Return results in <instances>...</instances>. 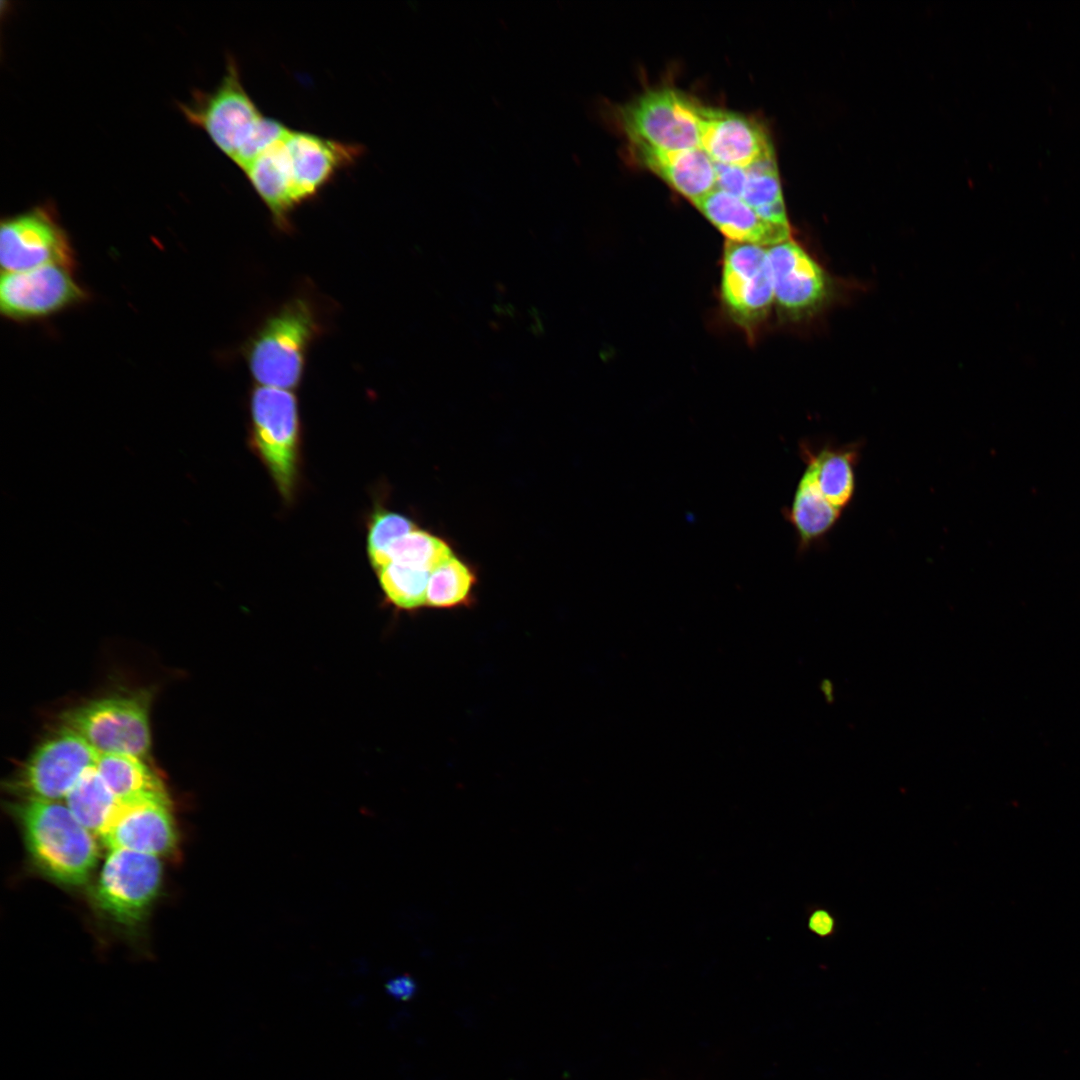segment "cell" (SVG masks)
I'll list each match as a JSON object with an SVG mask.
<instances>
[{"instance_id":"16","label":"cell","mask_w":1080,"mask_h":1080,"mask_svg":"<svg viewBox=\"0 0 1080 1080\" xmlns=\"http://www.w3.org/2000/svg\"><path fill=\"white\" fill-rule=\"evenodd\" d=\"M635 158L693 204L716 189L714 161L702 148L667 151L629 141Z\"/></svg>"},{"instance_id":"13","label":"cell","mask_w":1080,"mask_h":1080,"mask_svg":"<svg viewBox=\"0 0 1080 1080\" xmlns=\"http://www.w3.org/2000/svg\"><path fill=\"white\" fill-rule=\"evenodd\" d=\"M99 838L110 850L126 849L157 857L173 853L178 832L169 797L119 802Z\"/></svg>"},{"instance_id":"26","label":"cell","mask_w":1080,"mask_h":1080,"mask_svg":"<svg viewBox=\"0 0 1080 1080\" xmlns=\"http://www.w3.org/2000/svg\"><path fill=\"white\" fill-rule=\"evenodd\" d=\"M387 556L389 563L395 562L432 572L454 555L441 538L415 528L396 540L389 548Z\"/></svg>"},{"instance_id":"28","label":"cell","mask_w":1080,"mask_h":1080,"mask_svg":"<svg viewBox=\"0 0 1080 1080\" xmlns=\"http://www.w3.org/2000/svg\"><path fill=\"white\" fill-rule=\"evenodd\" d=\"M716 188L741 198L746 179V168L714 162Z\"/></svg>"},{"instance_id":"11","label":"cell","mask_w":1080,"mask_h":1080,"mask_svg":"<svg viewBox=\"0 0 1080 1080\" xmlns=\"http://www.w3.org/2000/svg\"><path fill=\"white\" fill-rule=\"evenodd\" d=\"M72 267L48 264L20 272H4L0 283V309L13 320H31L55 314L81 302L84 290L72 276Z\"/></svg>"},{"instance_id":"19","label":"cell","mask_w":1080,"mask_h":1080,"mask_svg":"<svg viewBox=\"0 0 1080 1080\" xmlns=\"http://www.w3.org/2000/svg\"><path fill=\"white\" fill-rule=\"evenodd\" d=\"M284 137L257 156L244 173L269 209L274 224L279 229L288 231L291 226L290 213L297 205L293 196Z\"/></svg>"},{"instance_id":"23","label":"cell","mask_w":1080,"mask_h":1080,"mask_svg":"<svg viewBox=\"0 0 1080 1080\" xmlns=\"http://www.w3.org/2000/svg\"><path fill=\"white\" fill-rule=\"evenodd\" d=\"M741 199L766 221L789 225L775 156L748 168Z\"/></svg>"},{"instance_id":"25","label":"cell","mask_w":1080,"mask_h":1080,"mask_svg":"<svg viewBox=\"0 0 1080 1080\" xmlns=\"http://www.w3.org/2000/svg\"><path fill=\"white\" fill-rule=\"evenodd\" d=\"M377 574L385 598L393 607L415 611L425 606L430 571L390 562Z\"/></svg>"},{"instance_id":"31","label":"cell","mask_w":1080,"mask_h":1080,"mask_svg":"<svg viewBox=\"0 0 1080 1080\" xmlns=\"http://www.w3.org/2000/svg\"><path fill=\"white\" fill-rule=\"evenodd\" d=\"M820 689L823 692L826 700L828 702H833V700H834V688H833L832 682L830 680H828V679L823 680L821 682Z\"/></svg>"},{"instance_id":"20","label":"cell","mask_w":1080,"mask_h":1080,"mask_svg":"<svg viewBox=\"0 0 1080 1080\" xmlns=\"http://www.w3.org/2000/svg\"><path fill=\"white\" fill-rule=\"evenodd\" d=\"M841 514L842 511L826 500L811 475L804 470L792 504L784 512L786 520L795 529L799 551L804 552L822 541L837 524Z\"/></svg>"},{"instance_id":"30","label":"cell","mask_w":1080,"mask_h":1080,"mask_svg":"<svg viewBox=\"0 0 1080 1080\" xmlns=\"http://www.w3.org/2000/svg\"><path fill=\"white\" fill-rule=\"evenodd\" d=\"M810 928L818 935L826 936L833 929L832 917L825 911H817L810 919Z\"/></svg>"},{"instance_id":"21","label":"cell","mask_w":1080,"mask_h":1080,"mask_svg":"<svg viewBox=\"0 0 1080 1080\" xmlns=\"http://www.w3.org/2000/svg\"><path fill=\"white\" fill-rule=\"evenodd\" d=\"M95 768L119 802L142 797L168 796L159 775L142 758L99 754Z\"/></svg>"},{"instance_id":"10","label":"cell","mask_w":1080,"mask_h":1080,"mask_svg":"<svg viewBox=\"0 0 1080 1080\" xmlns=\"http://www.w3.org/2000/svg\"><path fill=\"white\" fill-rule=\"evenodd\" d=\"M721 298L732 319L746 329L767 317L775 301L767 248L727 240Z\"/></svg>"},{"instance_id":"8","label":"cell","mask_w":1080,"mask_h":1080,"mask_svg":"<svg viewBox=\"0 0 1080 1080\" xmlns=\"http://www.w3.org/2000/svg\"><path fill=\"white\" fill-rule=\"evenodd\" d=\"M98 755L79 734L63 726L34 750L8 789L19 799L58 801L95 765Z\"/></svg>"},{"instance_id":"29","label":"cell","mask_w":1080,"mask_h":1080,"mask_svg":"<svg viewBox=\"0 0 1080 1080\" xmlns=\"http://www.w3.org/2000/svg\"><path fill=\"white\" fill-rule=\"evenodd\" d=\"M386 991L396 1000H409L417 991L415 980L409 975H399L386 983Z\"/></svg>"},{"instance_id":"2","label":"cell","mask_w":1080,"mask_h":1080,"mask_svg":"<svg viewBox=\"0 0 1080 1080\" xmlns=\"http://www.w3.org/2000/svg\"><path fill=\"white\" fill-rule=\"evenodd\" d=\"M23 833L27 851L49 879L80 886L99 856L95 835L58 801L19 799L10 806Z\"/></svg>"},{"instance_id":"9","label":"cell","mask_w":1080,"mask_h":1080,"mask_svg":"<svg viewBox=\"0 0 1080 1080\" xmlns=\"http://www.w3.org/2000/svg\"><path fill=\"white\" fill-rule=\"evenodd\" d=\"M0 263L4 272H20L48 264L73 266L66 232L48 204L3 218Z\"/></svg>"},{"instance_id":"1","label":"cell","mask_w":1080,"mask_h":1080,"mask_svg":"<svg viewBox=\"0 0 1080 1080\" xmlns=\"http://www.w3.org/2000/svg\"><path fill=\"white\" fill-rule=\"evenodd\" d=\"M178 106L186 120L204 130L243 172L289 131L281 122L264 116L257 108L246 92L232 58L213 91L194 90L189 101Z\"/></svg>"},{"instance_id":"7","label":"cell","mask_w":1080,"mask_h":1080,"mask_svg":"<svg viewBox=\"0 0 1080 1080\" xmlns=\"http://www.w3.org/2000/svg\"><path fill=\"white\" fill-rule=\"evenodd\" d=\"M162 864L159 857L126 849H112L96 883L97 908L118 925L141 923L160 890Z\"/></svg>"},{"instance_id":"6","label":"cell","mask_w":1080,"mask_h":1080,"mask_svg":"<svg viewBox=\"0 0 1080 1080\" xmlns=\"http://www.w3.org/2000/svg\"><path fill=\"white\" fill-rule=\"evenodd\" d=\"M701 107L677 89L654 88L620 107L618 120L629 141L667 151L701 148Z\"/></svg>"},{"instance_id":"15","label":"cell","mask_w":1080,"mask_h":1080,"mask_svg":"<svg viewBox=\"0 0 1080 1080\" xmlns=\"http://www.w3.org/2000/svg\"><path fill=\"white\" fill-rule=\"evenodd\" d=\"M700 147L714 162L742 168L775 156L767 132L757 121L703 105Z\"/></svg>"},{"instance_id":"18","label":"cell","mask_w":1080,"mask_h":1080,"mask_svg":"<svg viewBox=\"0 0 1080 1080\" xmlns=\"http://www.w3.org/2000/svg\"><path fill=\"white\" fill-rule=\"evenodd\" d=\"M860 449L858 443L834 445L828 442L818 447L801 443L800 446L805 470L826 500L842 512L855 494Z\"/></svg>"},{"instance_id":"12","label":"cell","mask_w":1080,"mask_h":1080,"mask_svg":"<svg viewBox=\"0 0 1080 1080\" xmlns=\"http://www.w3.org/2000/svg\"><path fill=\"white\" fill-rule=\"evenodd\" d=\"M775 302L782 313L802 319L820 311L831 299L833 285L824 268L789 239L767 248Z\"/></svg>"},{"instance_id":"17","label":"cell","mask_w":1080,"mask_h":1080,"mask_svg":"<svg viewBox=\"0 0 1080 1080\" xmlns=\"http://www.w3.org/2000/svg\"><path fill=\"white\" fill-rule=\"evenodd\" d=\"M694 205L728 241L769 248L791 239L789 225L764 220L741 198L718 188Z\"/></svg>"},{"instance_id":"24","label":"cell","mask_w":1080,"mask_h":1080,"mask_svg":"<svg viewBox=\"0 0 1080 1080\" xmlns=\"http://www.w3.org/2000/svg\"><path fill=\"white\" fill-rule=\"evenodd\" d=\"M475 583L472 569L452 556L431 572L425 607L451 609L468 606L473 601Z\"/></svg>"},{"instance_id":"4","label":"cell","mask_w":1080,"mask_h":1080,"mask_svg":"<svg viewBox=\"0 0 1080 1080\" xmlns=\"http://www.w3.org/2000/svg\"><path fill=\"white\" fill-rule=\"evenodd\" d=\"M249 442L281 496L290 501L299 477L301 427L293 392L255 386L250 395Z\"/></svg>"},{"instance_id":"22","label":"cell","mask_w":1080,"mask_h":1080,"mask_svg":"<svg viewBox=\"0 0 1080 1080\" xmlns=\"http://www.w3.org/2000/svg\"><path fill=\"white\" fill-rule=\"evenodd\" d=\"M65 802L74 817L98 837L119 804L95 765L83 773L66 795Z\"/></svg>"},{"instance_id":"5","label":"cell","mask_w":1080,"mask_h":1080,"mask_svg":"<svg viewBox=\"0 0 1080 1080\" xmlns=\"http://www.w3.org/2000/svg\"><path fill=\"white\" fill-rule=\"evenodd\" d=\"M150 695L145 692L98 698L62 715L63 725L99 754L145 758L151 747Z\"/></svg>"},{"instance_id":"14","label":"cell","mask_w":1080,"mask_h":1080,"mask_svg":"<svg viewBox=\"0 0 1080 1080\" xmlns=\"http://www.w3.org/2000/svg\"><path fill=\"white\" fill-rule=\"evenodd\" d=\"M284 144L297 206L317 195L340 170L352 165L363 152L358 144L295 130L288 131Z\"/></svg>"},{"instance_id":"27","label":"cell","mask_w":1080,"mask_h":1080,"mask_svg":"<svg viewBox=\"0 0 1080 1080\" xmlns=\"http://www.w3.org/2000/svg\"><path fill=\"white\" fill-rule=\"evenodd\" d=\"M414 529V523L399 513L378 510L372 515L368 524L367 551L376 572L389 563L387 553L391 545Z\"/></svg>"},{"instance_id":"3","label":"cell","mask_w":1080,"mask_h":1080,"mask_svg":"<svg viewBox=\"0 0 1080 1080\" xmlns=\"http://www.w3.org/2000/svg\"><path fill=\"white\" fill-rule=\"evenodd\" d=\"M319 320L314 304L297 296L262 322L243 349L258 385L290 390L300 384L310 345L320 332Z\"/></svg>"}]
</instances>
